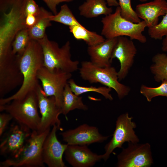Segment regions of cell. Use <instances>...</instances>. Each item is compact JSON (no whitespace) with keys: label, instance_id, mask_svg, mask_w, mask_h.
<instances>
[{"label":"cell","instance_id":"6da1fadb","mask_svg":"<svg viewBox=\"0 0 167 167\" xmlns=\"http://www.w3.org/2000/svg\"><path fill=\"white\" fill-rule=\"evenodd\" d=\"M19 66L23 76V82L15 93L7 98H1L0 105L22 98L31 92L36 91L40 85L37 73L44 66V56L41 46L37 40H30L20 57Z\"/></svg>","mask_w":167,"mask_h":167},{"label":"cell","instance_id":"7a4b0ae2","mask_svg":"<svg viewBox=\"0 0 167 167\" xmlns=\"http://www.w3.org/2000/svg\"><path fill=\"white\" fill-rule=\"evenodd\" d=\"M24 0H0V49L8 50L16 34L26 28L23 11Z\"/></svg>","mask_w":167,"mask_h":167},{"label":"cell","instance_id":"3957f363","mask_svg":"<svg viewBox=\"0 0 167 167\" xmlns=\"http://www.w3.org/2000/svg\"><path fill=\"white\" fill-rule=\"evenodd\" d=\"M101 21L102 24L101 34L106 39L125 36L142 43L147 41L146 37L143 34L147 27L145 22L143 20L134 23L123 18L119 6L116 7L113 13L103 17Z\"/></svg>","mask_w":167,"mask_h":167},{"label":"cell","instance_id":"277c9868","mask_svg":"<svg viewBox=\"0 0 167 167\" xmlns=\"http://www.w3.org/2000/svg\"><path fill=\"white\" fill-rule=\"evenodd\" d=\"M49 128L41 133L32 131L19 151L15 156L0 162V167H44L42 155L44 141L50 131Z\"/></svg>","mask_w":167,"mask_h":167},{"label":"cell","instance_id":"5b68a950","mask_svg":"<svg viewBox=\"0 0 167 167\" xmlns=\"http://www.w3.org/2000/svg\"><path fill=\"white\" fill-rule=\"evenodd\" d=\"M36 91L29 92L24 97L14 99L0 105V111L10 114L16 122L24 125L32 131H37L41 122L38 109Z\"/></svg>","mask_w":167,"mask_h":167},{"label":"cell","instance_id":"8992f818","mask_svg":"<svg viewBox=\"0 0 167 167\" xmlns=\"http://www.w3.org/2000/svg\"><path fill=\"white\" fill-rule=\"evenodd\" d=\"M37 41L42 48L44 66L49 70H60L71 73L78 69L79 61L71 59L69 41L60 47L57 42L49 40L46 34Z\"/></svg>","mask_w":167,"mask_h":167},{"label":"cell","instance_id":"52a82bcc","mask_svg":"<svg viewBox=\"0 0 167 167\" xmlns=\"http://www.w3.org/2000/svg\"><path fill=\"white\" fill-rule=\"evenodd\" d=\"M81 78L91 84L99 83L113 89L118 98L121 100L127 96L130 91L128 86L119 81L118 72L113 67L98 66L90 61H83L79 69Z\"/></svg>","mask_w":167,"mask_h":167},{"label":"cell","instance_id":"ba28073f","mask_svg":"<svg viewBox=\"0 0 167 167\" xmlns=\"http://www.w3.org/2000/svg\"><path fill=\"white\" fill-rule=\"evenodd\" d=\"M132 118L126 113L119 115L116 122V126L112 139L105 146V153L102 154L103 159L106 161L113 150L117 148H122L126 142L135 143L139 142L134 129L135 123L132 121Z\"/></svg>","mask_w":167,"mask_h":167},{"label":"cell","instance_id":"9c48e42d","mask_svg":"<svg viewBox=\"0 0 167 167\" xmlns=\"http://www.w3.org/2000/svg\"><path fill=\"white\" fill-rule=\"evenodd\" d=\"M71 77V73L60 70L51 71L44 66L40 69L37 73L38 79L41 83L45 95L47 96H54L57 104L61 108L64 88Z\"/></svg>","mask_w":167,"mask_h":167},{"label":"cell","instance_id":"30bf717a","mask_svg":"<svg viewBox=\"0 0 167 167\" xmlns=\"http://www.w3.org/2000/svg\"><path fill=\"white\" fill-rule=\"evenodd\" d=\"M153 164L151 146L148 143H129L117 156L118 167H149Z\"/></svg>","mask_w":167,"mask_h":167},{"label":"cell","instance_id":"8fae6325","mask_svg":"<svg viewBox=\"0 0 167 167\" xmlns=\"http://www.w3.org/2000/svg\"><path fill=\"white\" fill-rule=\"evenodd\" d=\"M21 56L13 55L0 60V97L22 85L23 76L19 66Z\"/></svg>","mask_w":167,"mask_h":167},{"label":"cell","instance_id":"7c38bea8","mask_svg":"<svg viewBox=\"0 0 167 167\" xmlns=\"http://www.w3.org/2000/svg\"><path fill=\"white\" fill-rule=\"evenodd\" d=\"M38 108L41 114V122L38 133H41L51 126H56L58 130H61L59 115L62 113L61 108L57 104L54 96H47L39 85L36 91Z\"/></svg>","mask_w":167,"mask_h":167},{"label":"cell","instance_id":"4fadbf2b","mask_svg":"<svg viewBox=\"0 0 167 167\" xmlns=\"http://www.w3.org/2000/svg\"><path fill=\"white\" fill-rule=\"evenodd\" d=\"M32 131L28 127L17 122L12 125L1 136L0 154L13 157L19 151L30 135Z\"/></svg>","mask_w":167,"mask_h":167},{"label":"cell","instance_id":"5bb4252c","mask_svg":"<svg viewBox=\"0 0 167 167\" xmlns=\"http://www.w3.org/2000/svg\"><path fill=\"white\" fill-rule=\"evenodd\" d=\"M60 134L63 140L68 145H87L95 143L103 142L109 137L101 134L97 127L86 124Z\"/></svg>","mask_w":167,"mask_h":167},{"label":"cell","instance_id":"9a60e30c","mask_svg":"<svg viewBox=\"0 0 167 167\" xmlns=\"http://www.w3.org/2000/svg\"><path fill=\"white\" fill-rule=\"evenodd\" d=\"M137 53V49L132 40L125 36L118 37L111 61L116 58L119 62L120 67L118 72L119 81L124 79L127 76L133 64Z\"/></svg>","mask_w":167,"mask_h":167},{"label":"cell","instance_id":"2e32d148","mask_svg":"<svg viewBox=\"0 0 167 167\" xmlns=\"http://www.w3.org/2000/svg\"><path fill=\"white\" fill-rule=\"evenodd\" d=\"M58 130L56 126H53L43 145L42 160L49 167H66L62 156L68 144H62L58 140L56 135Z\"/></svg>","mask_w":167,"mask_h":167},{"label":"cell","instance_id":"e0dca14e","mask_svg":"<svg viewBox=\"0 0 167 167\" xmlns=\"http://www.w3.org/2000/svg\"><path fill=\"white\" fill-rule=\"evenodd\" d=\"M67 162L73 167H90L103 159L102 155L93 152L87 145H68L64 152Z\"/></svg>","mask_w":167,"mask_h":167},{"label":"cell","instance_id":"ac0fdd59","mask_svg":"<svg viewBox=\"0 0 167 167\" xmlns=\"http://www.w3.org/2000/svg\"><path fill=\"white\" fill-rule=\"evenodd\" d=\"M139 19H143L148 28L158 23L159 17L167 13V2L165 0H154L139 4L135 11Z\"/></svg>","mask_w":167,"mask_h":167},{"label":"cell","instance_id":"d6986e66","mask_svg":"<svg viewBox=\"0 0 167 167\" xmlns=\"http://www.w3.org/2000/svg\"><path fill=\"white\" fill-rule=\"evenodd\" d=\"M118 37L106 39L97 45L88 46L87 52L90 61L95 65L105 67L111 66V58Z\"/></svg>","mask_w":167,"mask_h":167},{"label":"cell","instance_id":"ffe728a7","mask_svg":"<svg viewBox=\"0 0 167 167\" xmlns=\"http://www.w3.org/2000/svg\"><path fill=\"white\" fill-rule=\"evenodd\" d=\"M107 5L105 0H86L79 7V14L88 18L108 15L112 13L113 10Z\"/></svg>","mask_w":167,"mask_h":167},{"label":"cell","instance_id":"44dd1931","mask_svg":"<svg viewBox=\"0 0 167 167\" xmlns=\"http://www.w3.org/2000/svg\"><path fill=\"white\" fill-rule=\"evenodd\" d=\"M61 108L62 114L65 115L75 109L85 111L88 109V106L84 103L82 97L73 93L68 83L66 85L62 93Z\"/></svg>","mask_w":167,"mask_h":167},{"label":"cell","instance_id":"7402d4cb","mask_svg":"<svg viewBox=\"0 0 167 167\" xmlns=\"http://www.w3.org/2000/svg\"><path fill=\"white\" fill-rule=\"evenodd\" d=\"M44 8L40 7V12L35 24L28 29L30 39L38 40L42 38L46 34V28L51 26V18L54 15Z\"/></svg>","mask_w":167,"mask_h":167},{"label":"cell","instance_id":"603a6c76","mask_svg":"<svg viewBox=\"0 0 167 167\" xmlns=\"http://www.w3.org/2000/svg\"><path fill=\"white\" fill-rule=\"evenodd\" d=\"M70 32L77 40H83L88 46L96 45L105 40L102 35L96 32L88 30L83 25H75L69 26Z\"/></svg>","mask_w":167,"mask_h":167},{"label":"cell","instance_id":"cb8c5ba5","mask_svg":"<svg viewBox=\"0 0 167 167\" xmlns=\"http://www.w3.org/2000/svg\"><path fill=\"white\" fill-rule=\"evenodd\" d=\"M153 64L150 67L155 80L157 82L167 80V55L158 53L152 58Z\"/></svg>","mask_w":167,"mask_h":167},{"label":"cell","instance_id":"d4e9b609","mask_svg":"<svg viewBox=\"0 0 167 167\" xmlns=\"http://www.w3.org/2000/svg\"><path fill=\"white\" fill-rule=\"evenodd\" d=\"M68 83L72 91L76 95L79 96L83 94L89 92H94L102 95L106 99L110 101L113 100V97L110 94L112 89L105 86L96 87L92 86L84 87L77 85L73 79H70Z\"/></svg>","mask_w":167,"mask_h":167},{"label":"cell","instance_id":"484cf974","mask_svg":"<svg viewBox=\"0 0 167 167\" xmlns=\"http://www.w3.org/2000/svg\"><path fill=\"white\" fill-rule=\"evenodd\" d=\"M51 20L60 23L69 27L75 25H82L76 19L66 4L61 6L59 11L51 16Z\"/></svg>","mask_w":167,"mask_h":167},{"label":"cell","instance_id":"4316f807","mask_svg":"<svg viewBox=\"0 0 167 167\" xmlns=\"http://www.w3.org/2000/svg\"><path fill=\"white\" fill-rule=\"evenodd\" d=\"M28 29L24 28L16 34L12 44V53L21 56L24 52L30 40Z\"/></svg>","mask_w":167,"mask_h":167},{"label":"cell","instance_id":"83f0119b","mask_svg":"<svg viewBox=\"0 0 167 167\" xmlns=\"http://www.w3.org/2000/svg\"><path fill=\"white\" fill-rule=\"evenodd\" d=\"M140 92L148 102H151L153 98L158 96L167 97V80L163 81L160 86L156 87H150L142 84Z\"/></svg>","mask_w":167,"mask_h":167},{"label":"cell","instance_id":"f1b7e54d","mask_svg":"<svg viewBox=\"0 0 167 167\" xmlns=\"http://www.w3.org/2000/svg\"><path fill=\"white\" fill-rule=\"evenodd\" d=\"M118 2L121 14L123 18L134 23H139L141 21L132 7L131 0H118Z\"/></svg>","mask_w":167,"mask_h":167},{"label":"cell","instance_id":"f546056e","mask_svg":"<svg viewBox=\"0 0 167 167\" xmlns=\"http://www.w3.org/2000/svg\"><path fill=\"white\" fill-rule=\"evenodd\" d=\"M149 36L155 40H161L167 36V13L164 16L160 22L154 27L148 28Z\"/></svg>","mask_w":167,"mask_h":167},{"label":"cell","instance_id":"4dcf8cb0","mask_svg":"<svg viewBox=\"0 0 167 167\" xmlns=\"http://www.w3.org/2000/svg\"><path fill=\"white\" fill-rule=\"evenodd\" d=\"M23 11L25 17L29 15L37 16L40 13V7L34 0H24Z\"/></svg>","mask_w":167,"mask_h":167},{"label":"cell","instance_id":"1f68e13d","mask_svg":"<svg viewBox=\"0 0 167 167\" xmlns=\"http://www.w3.org/2000/svg\"><path fill=\"white\" fill-rule=\"evenodd\" d=\"M13 118L9 113H2L0 114V136L6 132L10 121Z\"/></svg>","mask_w":167,"mask_h":167},{"label":"cell","instance_id":"d6a6232c","mask_svg":"<svg viewBox=\"0 0 167 167\" xmlns=\"http://www.w3.org/2000/svg\"><path fill=\"white\" fill-rule=\"evenodd\" d=\"M54 15L57 14V7L58 5L63 2H70L74 0H43Z\"/></svg>","mask_w":167,"mask_h":167},{"label":"cell","instance_id":"836d02e7","mask_svg":"<svg viewBox=\"0 0 167 167\" xmlns=\"http://www.w3.org/2000/svg\"><path fill=\"white\" fill-rule=\"evenodd\" d=\"M38 15L36 16L32 15H29L26 17L25 20V25L26 28L29 29L35 24L37 20Z\"/></svg>","mask_w":167,"mask_h":167},{"label":"cell","instance_id":"e575fe53","mask_svg":"<svg viewBox=\"0 0 167 167\" xmlns=\"http://www.w3.org/2000/svg\"><path fill=\"white\" fill-rule=\"evenodd\" d=\"M107 5L109 6H119L118 2L117 0H105Z\"/></svg>","mask_w":167,"mask_h":167},{"label":"cell","instance_id":"d590c367","mask_svg":"<svg viewBox=\"0 0 167 167\" xmlns=\"http://www.w3.org/2000/svg\"><path fill=\"white\" fill-rule=\"evenodd\" d=\"M161 49L163 52H167V36L163 39L162 42Z\"/></svg>","mask_w":167,"mask_h":167},{"label":"cell","instance_id":"8d00e7d4","mask_svg":"<svg viewBox=\"0 0 167 167\" xmlns=\"http://www.w3.org/2000/svg\"><path fill=\"white\" fill-rule=\"evenodd\" d=\"M139 0L141 2H144L147 1L148 0Z\"/></svg>","mask_w":167,"mask_h":167}]
</instances>
